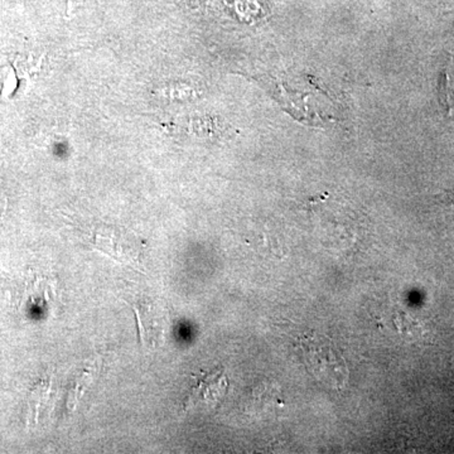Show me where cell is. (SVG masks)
<instances>
[{
  "label": "cell",
  "instance_id": "6da1fadb",
  "mask_svg": "<svg viewBox=\"0 0 454 454\" xmlns=\"http://www.w3.org/2000/svg\"><path fill=\"white\" fill-rule=\"evenodd\" d=\"M300 349L307 369L325 387L340 390L348 381V367L340 348L327 337L306 334L300 339Z\"/></svg>",
  "mask_w": 454,
  "mask_h": 454
},
{
  "label": "cell",
  "instance_id": "7a4b0ae2",
  "mask_svg": "<svg viewBox=\"0 0 454 454\" xmlns=\"http://www.w3.org/2000/svg\"><path fill=\"white\" fill-rule=\"evenodd\" d=\"M195 380L196 384L184 403L186 411H211L220 404L229 389V379L223 367L202 372Z\"/></svg>",
  "mask_w": 454,
  "mask_h": 454
},
{
  "label": "cell",
  "instance_id": "3957f363",
  "mask_svg": "<svg viewBox=\"0 0 454 454\" xmlns=\"http://www.w3.org/2000/svg\"><path fill=\"white\" fill-rule=\"evenodd\" d=\"M91 244L124 264L139 265L142 260V244L121 230L98 229L92 234Z\"/></svg>",
  "mask_w": 454,
  "mask_h": 454
},
{
  "label": "cell",
  "instance_id": "277c9868",
  "mask_svg": "<svg viewBox=\"0 0 454 454\" xmlns=\"http://www.w3.org/2000/svg\"><path fill=\"white\" fill-rule=\"evenodd\" d=\"M138 324L139 340L143 346L157 348L163 342V319L152 301H139L133 304Z\"/></svg>",
  "mask_w": 454,
  "mask_h": 454
},
{
  "label": "cell",
  "instance_id": "5b68a950",
  "mask_svg": "<svg viewBox=\"0 0 454 454\" xmlns=\"http://www.w3.org/2000/svg\"><path fill=\"white\" fill-rule=\"evenodd\" d=\"M59 291L53 280L44 277H35L25 284L20 300V309L49 312L53 303L59 301Z\"/></svg>",
  "mask_w": 454,
  "mask_h": 454
},
{
  "label": "cell",
  "instance_id": "8992f818",
  "mask_svg": "<svg viewBox=\"0 0 454 454\" xmlns=\"http://www.w3.org/2000/svg\"><path fill=\"white\" fill-rule=\"evenodd\" d=\"M51 393V382L43 380L37 385L35 390L32 391L31 396H29V413H33V420L37 422L38 415L43 403L49 400Z\"/></svg>",
  "mask_w": 454,
  "mask_h": 454
},
{
  "label": "cell",
  "instance_id": "52a82bcc",
  "mask_svg": "<svg viewBox=\"0 0 454 454\" xmlns=\"http://www.w3.org/2000/svg\"><path fill=\"white\" fill-rule=\"evenodd\" d=\"M448 199H450V202L452 203V206L454 207V190L450 191V192L448 193Z\"/></svg>",
  "mask_w": 454,
  "mask_h": 454
}]
</instances>
